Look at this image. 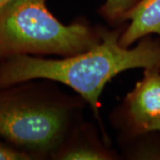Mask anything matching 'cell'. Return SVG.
Here are the masks:
<instances>
[{
	"label": "cell",
	"mask_w": 160,
	"mask_h": 160,
	"mask_svg": "<svg viewBox=\"0 0 160 160\" xmlns=\"http://www.w3.org/2000/svg\"><path fill=\"white\" fill-rule=\"evenodd\" d=\"M160 66V46L143 42L133 49L119 44L118 33H106L102 42L86 52L46 60L16 54L0 65V88L35 78L65 84L78 92L96 113L104 86L115 76L133 68L156 69Z\"/></svg>",
	"instance_id": "6da1fadb"
},
{
	"label": "cell",
	"mask_w": 160,
	"mask_h": 160,
	"mask_svg": "<svg viewBox=\"0 0 160 160\" xmlns=\"http://www.w3.org/2000/svg\"><path fill=\"white\" fill-rule=\"evenodd\" d=\"M99 41L81 23L64 25L48 11L46 0H11L0 8V56L86 52Z\"/></svg>",
	"instance_id": "7a4b0ae2"
},
{
	"label": "cell",
	"mask_w": 160,
	"mask_h": 160,
	"mask_svg": "<svg viewBox=\"0 0 160 160\" xmlns=\"http://www.w3.org/2000/svg\"><path fill=\"white\" fill-rule=\"evenodd\" d=\"M66 126L61 108L0 94V136L18 147L50 152L61 143Z\"/></svg>",
	"instance_id": "3957f363"
},
{
	"label": "cell",
	"mask_w": 160,
	"mask_h": 160,
	"mask_svg": "<svg viewBox=\"0 0 160 160\" xmlns=\"http://www.w3.org/2000/svg\"><path fill=\"white\" fill-rule=\"evenodd\" d=\"M147 69L144 78L128 94L129 112L134 123L143 128L160 118V74Z\"/></svg>",
	"instance_id": "277c9868"
},
{
	"label": "cell",
	"mask_w": 160,
	"mask_h": 160,
	"mask_svg": "<svg viewBox=\"0 0 160 160\" xmlns=\"http://www.w3.org/2000/svg\"><path fill=\"white\" fill-rule=\"evenodd\" d=\"M131 23L119 38V44L128 48L149 34L160 36V0H140L126 14Z\"/></svg>",
	"instance_id": "5b68a950"
},
{
	"label": "cell",
	"mask_w": 160,
	"mask_h": 160,
	"mask_svg": "<svg viewBox=\"0 0 160 160\" xmlns=\"http://www.w3.org/2000/svg\"><path fill=\"white\" fill-rule=\"evenodd\" d=\"M140 0H106L101 12L111 22L126 19V14Z\"/></svg>",
	"instance_id": "8992f818"
},
{
	"label": "cell",
	"mask_w": 160,
	"mask_h": 160,
	"mask_svg": "<svg viewBox=\"0 0 160 160\" xmlns=\"http://www.w3.org/2000/svg\"><path fill=\"white\" fill-rule=\"evenodd\" d=\"M61 158L66 160H98L107 159V156L96 149L78 147L66 151L62 155Z\"/></svg>",
	"instance_id": "52a82bcc"
},
{
	"label": "cell",
	"mask_w": 160,
	"mask_h": 160,
	"mask_svg": "<svg viewBox=\"0 0 160 160\" xmlns=\"http://www.w3.org/2000/svg\"><path fill=\"white\" fill-rule=\"evenodd\" d=\"M30 158V155L27 152L13 149L0 143V160H28Z\"/></svg>",
	"instance_id": "ba28073f"
},
{
	"label": "cell",
	"mask_w": 160,
	"mask_h": 160,
	"mask_svg": "<svg viewBox=\"0 0 160 160\" xmlns=\"http://www.w3.org/2000/svg\"><path fill=\"white\" fill-rule=\"evenodd\" d=\"M144 131H159L160 132V118L150 122L143 128Z\"/></svg>",
	"instance_id": "9c48e42d"
},
{
	"label": "cell",
	"mask_w": 160,
	"mask_h": 160,
	"mask_svg": "<svg viewBox=\"0 0 160 160\" xmlns=\"http://www.w3.org/2000/svg\"><path fill=\"white\" fill-rule=\"evenodd\" d=\"M11 0H0V8L2 6H4L6 4H7L8 2H10Z\"/></svg>",
	"instance_id": "30bf717a"
},
{
	"label": "cell",
	"mask_w": 160,
	"mask_h": 160,
	"mask_svg": "<svg viewBox=\"0 0 160 160\" xmlns=\"http://www.w3.org/2000/svg\"><path fill=\"white\" fill-rule=\"evenodd\" d=\"M0 57H1V56H0Z\"/></svg>",
	"instance_id": "8fae6325"
}]
</instances>
